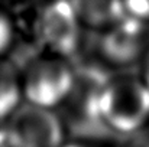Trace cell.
I'll return each instance as SVG.
<instances>
[{"mask_svg": "<svg viewBox=\"0 0 149 147\" xmlns=\"http://www.w3.org/2000/svg\"><path fill=\"white\" fill-rule=\"evenodd\" d=\"M125 13L127 17L149 26V0H132L123 1Z\"/></svg>", "mask_w": 149, "mask_h": 147, "instance_id": "9c48e42d", "label": "cell"}, {"mask_svg": "<svg viewBox=\"0 0 149 147\" xmlns=\"http://www.w3.org/2000/svg\"><path fill=\"white\" fill-rule=\"evenodd\" d=\"M109 74L99 65L83 63L74 66V84L65 101L55 110L65 136L75 141L97 143L111 134L101 121L100 94L109 79Z\"/></svg>", "mask_w": 149, "mask_h": 147, "instance_id": "6da1fadb", "label": "cell"}, {"mask_svg": "<svg viewBox=\"0 0 149 147\" xmlns=\"http://www.w3.org/2000/svg\"><path fill=\"white\" fill-rule=\"evenodd\" d=\"M81 32L72 3L56 1L39 7L32 35L44 50L70 61L81 46Z\"/></svg>", "mask_w": 149, "mask_h": 147, "instance_id": "277c9868", "label": "cell"}, {"mask_svg": "<svg viewBox=\"0 0 149 147\" xmlns=\"http://www.w3.org/2000/svg\"><path fill=\"white\" fill-rule=\"evenodd\" d=\"M148 26L125 17L122 22L99 35L96 50L101 62L123 68L143 59L149 48Z\"/></svg>", "mask_w": 149, "mask_h": 147, "instance_id": "8992f818", "label": "cell"}, {"mask_svg": "<svg viewBox=\"0 0 149 147\" xmlns=\"http://www.w3.org/2000/svg\"><path fill=\"white\" fill-rule=\"evenodd\" d=\"M7 147H62L65 130L54 110L22 101L6 120Z\"/></svg>", "mask_w": 149, "mask_h": 147, "instance_id": "5b68a950", "label": "cell"}, {"mask_svg": "<svg viewBox=\"0 0 149 147\" xmlns=\"http://www.w3.org/2000/svg\"><path fill=\"white\" fill-rule=\"evenodd\" d=\"M100 115L111 134L132 136L149 124V90L133 75L109 77L100 94Z\"/></svg>", "mask_w": 149, "mask_h": 147, "instance_id": "7a4b0ae2", "label": "cell"}, {"mask_svg": "<svg viewBox=\"0 0 149 147\" xmlns=\"http://www.w3.org/2000/svg\"><path fill=\"white\" fill-rule=\"evenodd\" d=\"M62 147H101L99 143H91V141H75V140H70L68 143H65Z\"/></svg>", "mask_w": 149, "mask_h": 147, "instance_id": "7c38bea8", "label": "cell"}, {"mask_svg": "<svg viewBox=\"0 0 149 147\" xmlns=\"http://www.w3.org/2000/svg\"><path fill=\"white\" fill-rule=\"evenodd\" d=\"M122 147H149V127L129 136Z\"/></svg>", "mask_w": 149, "mask_h": 147, "instance_id": "30bf717a", "label": "cell"}, {"mask_svg": "<svg viewBox=\"0 0 149 147\" xmlns=\"http://www.w3.org/2000/svg\"><path fill=\"white\" fill-rule=\"evenodd\" d=\"M20 79L26 102L55 111L72 88L74 66L65 58L41 55L22 71Z\"/></svg>", "mask_w": 149, "mask_h": 147, "instance_id": "3957f363", "label": "cell"}, {"mask_svg": "<svg viewBox=\"0 0 149 147\" xmlns=\"http://www.w3.org/2000/svg\"><path fill=\"white\" fill-rule=\"evenodd\" d=\"M81 29L103 33L126 17L123 1H71Z\"/></svg>", "mask_w": 149, "mask_h": 147, "instance_id": "52a82bcc", "label": "cell"}, {"mask_svg": "<svg viewBox=\"0 0 149 147\" xmlns=\"http://www.w3.org/2000/svg\"><path fill=\"white\" fill-rule=\"evenodd\" d=\"M20 72L4 58L0 59V120L7 117L22 102Z\"/></svg>", "mask_w": 149, "mask_h": 147, "instance_id": "ba28073f", "label": "cell"}, {"mask_svg": "<svg viewBox=\"0 0 149 147\" xmlns=\"http://www.w3.org/2000/svg\"><path fill=\"white\" fill-rule=\"evenodd\" d=\"M141 78L149 90V48L143 56V59H142V77Z\"/></svg>", "mask_w": 149, "mask_h": 147, "instance_id": "8fae6325", "label": "cell"}]
</instances>
